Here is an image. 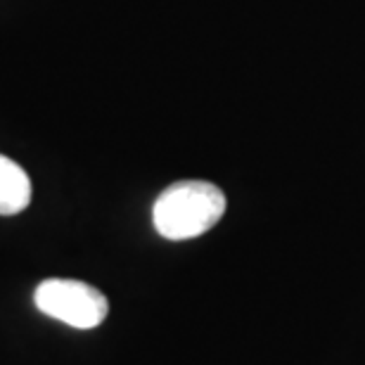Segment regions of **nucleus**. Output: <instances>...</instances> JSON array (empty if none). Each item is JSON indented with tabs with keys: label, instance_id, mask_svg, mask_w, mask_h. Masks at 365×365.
I'll list each match as a JSON object with an SVG mask.
<instances>
[{
	"label": "nucleus",
	"instance_id": "2",
	"mask_svg": "<svg viewBox=\"0 0 365 365\" xmlns=\"http://www.w3.org/2000/svg\"><path fill=\"white\" fill-rule=\"evenodd\" d=\"M34 302L41 313L78 330H93L109 313L107 297L81 280H62V277L43 280L36 287Z\"/></svg>",
	"mask_w": 365,
	"mask_h": 365
},
{
	"label": "nucleus",
	"instance_id": "1",
	"mask_svg": "<svg viewBox=\"0 0 365 365\" xmlns=\"http://www.w3.org/2000/svg\"><path fill=\"white\" fill-rule=\"evenodd\" d=\"M225 214L223 190L207 180H178L157 197L152 221L166 240L200 237Z\"/></svg>",
	"mask_w": 365,
	"mask_h": 365
},
{
	"label": "nucleus",
	"instance_id": "3",
	"mask_svg": "<svg viewBox=\"0 0 365 365\" xmlns=\"http://www.w3.org/2000/svg\"><path fill=\"white\" fill-rule=\"evenodd\" d=\"M31 202V180L10 157L0 155V216H14Z\"/></svg>",
	"mask_w": 365,
	"mask_h": 365
}]
</instances>
